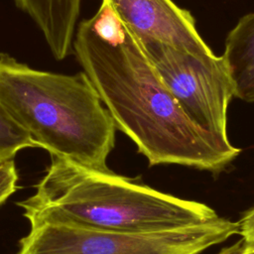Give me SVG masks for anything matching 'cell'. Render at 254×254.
Masks as SVG:
<instances>
[{"instance_id":"6da1fadb","label":"cell","mask_w":254,"mask_h":254,"mask_svg":"<svg viewBox=\"0 0 254 254\" xmlns=\"http://www.w3.org/2000/svg\"><path fill=\"white\" fill-rule=\"evenodd\" d=\"M72 52L116 129L136 144L150 166L181 165L216 174L240 154L191 120L138 39L106 4L77 26Z\"/></svg>"},{"instance_id":"7a4b0ae2","label":"cell","mask_w":254,"mask_h":254,"mask_svg":"<svg viewBox=\"0 0 254 254\" xmlns=\"http://www.w3.org/2000/svg\"><path fill=\"white\" fill-rule=\"evenodd\" d=\"M17 204L31 226L50 223L123 233L173 230L218 216L202 202L56 156L36 192Z\"/></svg>"},{"instance_id":"3957f363","label":"cell","mask_w":254,"mask_h":254,"mask_svg":"<svg viewBox=\"0 0 254 254\" xmlns=\"http://www.w3.org/2000/svg\"><path fill=\"white\" fill-rule=\"evenodd\" d=\"M0 101L37 147L110 172L116 126L87 75L33 68L0 54Z\"/></svg>"},{"instance_id":"277c9868","label":"cell","mask_w":254,"mask_h":254,"mask_svg":"<svg viewBox=\"0 0 254 254\" xmlns=\"http://www.w3.org/2000/svg\"><path fill=\"white\" fill-rule=\"evenodd\" d=\"M238 234V221L203 223L152 233H123L43 223L31 226L15 254H201Z\"/></svg>"},{"instance_id":"5b68a950","label":"cell","mask_w":254,"mask_h":254,"mask_svg":"<svg viewBox=\"0 0 254 254\" xmlns=\"http://www.w3.org/2000/svg\"><path fill=\"white\" fill-rule=\"evenodd\" d=\"M138 41L191 120L223 144H231L226 125L234 87L223 57L201 58L157 41Z\"/></svg>"},{"instance_id":"8992f818","label":"cell","mask_w":254,"mask_h":254,"mask_svg":"<svg viewBox=\"0 0 254 254\" xmlns=\"http://www.w3.org/2000/svg\"><path fill=\"white\" fill-rule=\"evenodd\" d=\"M138 40H153L201 58L215 54L191 14L172 0H102Z\"/></svg>"},{"instance_id":"52a82bcc","label":"cell","mask_w":254,"mask_h":254,"mask_svg":"<svg viewBox=\"0 0 254 254\" xmlns=\"http://www.w3.org/2000/svg\"><path fill=\"white\" fill-rule=\"evenodd\" d=\"M234 96L254 102V12L244 15L228 33L222 55Z\"/></svg>"},{"instance_id":"ba28073f","label":"cell","mask_w":254,"mask_h":254,"mask_svg":"<svg viewBox=\"0 0 254 254\" xmlns=\"http://www.w3.org/2000/svg\"><path fill=\"white\" fill-rule=\"evenodd\" d=\"M35 147L30 134L16 122L0 101V159L14 158L20 150Z\"/></svg>"},{"instance_id":"9c48e42d","label":"cell","mask_w":254,"mask_h":254,"mask_svg":"<svg viewBox=\"0 0 254 254\" xmlns=\"http://www.w3.org/2000/svg\"><path fill=\"white\" fill-rule=\"evenodd\" d=\"M14 2L30 18L45 20L76 11L80 8L82 0H14Z\"/></svg>"},{"instance_id":"30bf717a","label":"cell","mask_w":254,"mask_h":254,"mask_svg":"<svg viewBox=\"0 0 254 254\" xmlns=\"http://www.w3.org/2000/svg\"><path fill=\"white\" fill-rule=\"evenodd\" d=\"M18 179L14 158L0 159V204L19 189Z\"/></svg>"},{"instance_id":"8fae6325","label":"cell","mask_w":254,"mask_h":254,"mask_svg":"<svg viewBox=\"0 0 254 254\" xmlns=\"http://www.w3.org/2000/svg\"><path fill=\"white\" fill-rule=\"evenodd\" d=\"M238 234L248 247H254V207L244 213L238 221Z\"/></svg>"},{"instance_id":"7c38bea8","label":"cell","mask_w":254,"mask_h":254,"mask_svg":"<svg viewBox=\"0 0 254 254\" xmlns=\"http://www.w3.org/2000/svg\"><path fill=\"white\" fill-rule=\"evenodd\" d=\"M216 254H254V247L246 246L242 239H240L232 245L222 248Z\"/></svg>"}]
</instances>
